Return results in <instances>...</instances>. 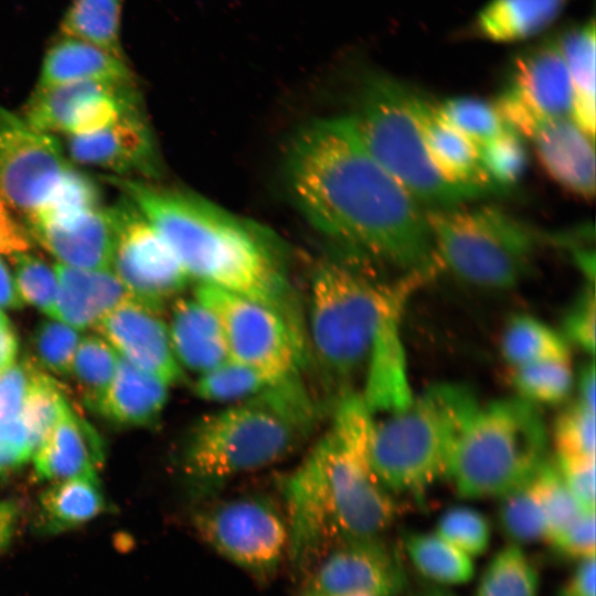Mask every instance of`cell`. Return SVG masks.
I'll list each match as a JSON object with an SVG mask.
<instances>
[{"label":"cell","instance_id":"obj_22","mask_svg":"<svg viewBox=\"0 0 596 596\" xmlns=\"http://www.w3.org/2000/svg\"><path fill=\"white\" fill-rule=\"evenodd\" d=\"M413 109L433 164L450 183L497 191L487 179L479 159V147L444 120L436 105L416 91Z\"/></svg>","mask_w":596,"mask_h":596},{"label":"cell","instance_id":"obj_56","mask_svg":"<svg viewBox=\"0 0 596 596\" xmlns=\"http://www.w3.org/2000/svg\"><path fill=\"white\" fill-rule=\"evenodd\" d=\"M22 305L14 277L0 258V308L18 309Z\"/></svg>","mask_w":596,"mask_h":596},{"label":"cell","instance_id":"obj_28","mask_svg":"<svg viewBox=\"0 0 596 596\" xmlns=\"http://www.w3.org/2000/svg\"><path fill=\"white\" fill-rule=\"evenodd\" d=\"M595 19L573 23L555 35L573 91L570 117L590 137L595 136Z\"/></svg>","mask_w":596,"mask_h":596},{"label":"cell","instance_id":"obj_30","mask_svg":"<svg viewBox=\"0 0 596 596\" xmlns=\"http://www.w3.org/2000/svg\"><path fill=\"white\" fill-rule=\"evenodd\" d=\"M123 84L127 83L83 81L35 87L24 107L23 119L39 131L65 134L72 120L89 100Z\"/></svg>","mask_w":596,"mask_h":596},{"label":"cell","instance_id":"obj_16","mask_svg":"<svg viewBox=\"0 0 596 596\" xmlns=\"http://www.w3.org/2000/svg\"><path fill=\"white\" fill-rule=\"evenodd\" d=\"M502 94L545 117L571 115L573 91L555 35L518 51Z\"/></svg>","mask_w":596,"mask_h":596},{"label":"cell","instance_id":"obj_41","mask_svg":"<svg viewBox=\"0 0 596 596\" xmlns=\"http://www.w3.org/2000/svg\"><path fill=\"white\" fill-rule=\"evenodd\" d=\"M528 158L523 137L509 126L479 147L481 168L490 184L499 192L522 178Z\"/></svg>","mask_w":596,"mask_h":596},{"label":"cell","instance_id":"obj_34","mask_svg":"<svg viewBox=\"0 0 596 596\" xmlns=\"http://www.w3.org/2000/svg\"><path fill=\"white\" fill-rule=\"evenodd\" d=\"M541 577L522 546L507 544L483 568L473 596H540Z\"/></svg>","mask_w":596,"mask_h":596},{"label":"cell","instance_id":"obj_48","mask_svg":"<svg viewBox=\"0 0 596 596\" xmlns=\"http://www.w3.org/2000/svg\"><path fill=\"white\" fill-rule=\"evenodd\" d=\"M560 332L570 347L594 355L596 347V297L594 286L587 285L566 309Z\"/></svg>","mask_w":596,"mask_h":596},{"label":"cell","instance_id":"obj_18","mask_svg":"<svg viewBox=\"0 0 596 596\" xmlns=\"http://www.w3.org/2000/svg\"><path fill=\"white\" fill-rule=\"evenodd\" d=\"M67 149L74 161L118 174L151 175L156 171L153 140L139 107L97 132L70 136Z\"/></svg>","mask_w":596,"mask_h":596},{"label":"cell","instance_id":"obj_42","mask_svg":"<svg viewBox=\"0 0 596 596\" xmlns=\"http://www.w3.org/2000/svg\"><path fill=\"white\" fill-rule=\"evenodd\" d=\"M436 109L444 120L478 147L507 127L496 105L476 97L448 98L436 105Z\"/></svg>","mask_w":596,"mask_h":596},{"label":"cell","instance_id":"obj_7","mask_svg":"<svg viewBox=\"0 0 596 596\" xmlns=\"http://www.w3.org/2000/svg\"><path fill=\"white\" fill-rule=\"evenodd\" d=\"M540 407L518 396L480 403L466 421L446 477L464 499H500L526 486L547 461Z\"/></svg>","mask_w":596,"mask_h":596},{"label":"cell","instance_id":"obj_46","mask_svg":"<svg viewBox=\"0 0 596 596\" xmlns=\"http://www.w3.org/2000/svg\"><path fill=\"white\" fill-rule=\"evenodd\" d=\"M14 267V281L22 301L54 318L58 290L54 268L28 252L10 256Z\"/></svg>","mask_w":596,"mask_h":596},{"label":"cell","instance_id":"obj_44","mask_svg":"<svg viewBox=\"0 0 596 596\" xmlns=\"http://www.w3.org/2000/svg\"><path fill=\"white\" fill-rule=\"evenodd\" d=\"M529 486L547 525L546 541L583 512L554 464L546 461L529 482Z\"/></svg>","mask_w":596,"mask_h":596},{"label":"cell","instance_id":"obj_13","mask_svg":"<svg viewBox=\"0 0 596 596\" xmlns=\"http://www.w3.org/2000/svg\"><path fill=\"white\" fill-rule=\"evenodd\" d=\"M71 164L58 141L0 105V200L25 215L47 200Z\"/></svg>","mask_w":596,"mask_h":596},{"label":"cell","instance_id":"obj_38","mask_svg":"<svg viewBox=\"0 0 596 596\" xmlns=\"http://www.w3.org/2000/svg\"><path fill=\"white\" fill-rule=\"evenodd\" d=\"M273 384L253 369L227 359L198 375L193 392L201 400L231 405L248 400Z\"/></svg>","mask_w":596,"mask_h":596},{"label":"cell","instance_id":"obj_45","mask_svg":"<svg viewBox=\"0 0 596 596\" xmlns=\"http://www.w3.org/2000/svg\"><path fill=\"white\" fill-rule=\"evenodd\" d=\"M81 341L79 330L60 321L44 320L34 330L32 360L40 369L70 375L73 359Z\"/></svg>","mask_w":596,"mask_h":596},{"label":"cell","instance_id":"obj_1","mask_svg":"<svg viewBox=\"0 0 596 596\" xmlns=\"http://www.w3.org/2000/svg\"><path fill=\"white\" fill-rule=\"evenodd\" d=\"M286 172L304 216L334 243L401 274L438 270L426 209L369 153L349 115L301 128Z\"/></svg>","mask_w":596,"mask_h":596},{"label":"cell","instance_id":"obj_33","mask_svg":"<svg viewBox=\"0 0 596 596\" xmlns=\"http://www.w3.org/2000/svg\"><path fill=\"white\" fill-rule=\"evenodd\" d=\"M124 0H72L63 14L58 34L76 38L124 58L121 15Z\"/></svg>","mask_w":596,"mask_h":596},{"label":"cell","instance_id":"obj_26","mask_svg":"<svg viewBox=\"0 0 596 596\" xmlns=\"http://www.w3.org/2000/svg\"><path fill=\"white\" fill-rule=\"evenodd\" d=\"M83 81L134 82L127 61L86 41L58 34L49 46L36 87Z\"/></svg>","mask_w":596,"mask_h":596},{"label":"cell","instance_id":"obj_11","mask_svg":"<svg viewBox=\"0 0 596 596\" xmlns=\"http://www.w3.org/2000/svg\"><path fill=\"white\" fill-rule=\"evenodd\" d=\"M194 297L216 317L227 359L246 365L273 383L295 374L299 340L285 312L268 304L199 285Z\"/></svg>","mask_w":596,"mask_h":596},{"label":"cell","instance_id":"obj_47","mask_svg":"<svg viewBox=\"0 0 596 596\" xmlns=\"http://www.w3.org/2000/svg\"><path fill=\"white\" fill-rule=\"evenodd\" d=\"M595 409L576 401L555 418L552 440L556 456H596Z\"/></svg>","mask_w":596,"mask_h":596},{"label":"cell","instance_id":"obj_29","mask_svg":"<svg viewBox=\"0 0 596 596\" xmlns=\"http://www.w3.org/2000/svg\"><path fill=\"white\" fill-rule=\"evenodd\" d=\"M106 509L97 476L55 481L41 494L36 528L43 533H61L91 521Z\"/></svg>","mask_w":596,"mask_h":596},{"label":"cell","instance_id":"obj_59","mask_svg":"<svg viewBox=\"0 0 596 596\" xmlns=\"http://www.w3.org/2000/svg\"><path fill=\"white\" fill-rule=\"evenodd\" d=\"M415 596H453V595L448 590H446L444 587L428 583L424 585L422 588H419V590L415 594Z\"/></svg>","mask_w":596,"mask_h":596},{"label":"cell","instance_id":"obj_52","mask_svg":"<svg viewBox=\"0 0 596 596\" xmlns=\"http://www.w3.org/2000/svg\"><path fill=\"white\" fill-rule=\"evenodd\" d=\"M32 456L28 430L20 416L0 422V473L19 469Z\"/></svg>","mask_w":596,"mask_h":596},{"label":"cell","instance_id":"obj_3","mask_svg":"<svg viewBox=\"0 0 596 596\" xmlns=\"http://www.w3.org/2000/svg\"><path fill=\"white\" fill-rule=\"evenodd\" d=\"M171 247L190 280L268 304L287 315V284L251 224L188 191L106 175Z\"/></svg>","mask_w":596,"mask_h":596},{"label":"cell","instance_id":"obj_61","mask_svg":"<svg viewBox=\"0 0 596 596\" xmlns=\"http://www.w3.org/2000/svg\"><path fill=\"white\" fill-rule=\"evenodd\" d=\"M9 324H10V321L8 320L7 316L0 309V329H2L3 327H7Z\"/></svg>","mask_w":596,"mask_h":596},{"label":"cell","instance_id":"obj_8","mask_svg":"<svg viewBox=\"0 0 596 596\" xmlns=\"http://www.w3.org/2000/svg\"><path fill=\"white\" fill-rule=\"evenodd\" d=\"M413 92L384 72L363 74L358 105L349 115L362 145L426 210L451 207L489 194L450 183L437 171L414 114Z\"/></svg>","mask_w":596,"mask_h":596},{"label":"cell","instance_id":"obj_15","mask_svg":"<svg viewBox=\"0 0 596 596\" xmlns=\"http://www.w3.org/2000/svg\"><path fill=\"white\" fill-rule=\"evenodd\" d=\"M159 309L130 298L105 315L97 332L125 360L169 386L183 375Z\"/></svg>","mask_w":596,"mask_h":596},{"label":"cell","instance_id":"obj_37","mask_svg":"<svg viewBox=\"0 0 596 596\" xmlns=\"http://www.w3.org/2000/svg\"><path fill=\"white\" fill-rule=\"evenodd\" d=\"M99 201L93 179L70 166L44 204L26 217L28 226L70 220L99 207Z\"/></svg>","mask_w":596,"mask_h":596},{"label":"cell","instance_id":"obj_21","mask_svg":"<svg viewBox=\"0 0 596 596\" xmlns=\"http://www.w3.org/2000/svg\"><path fill=\"white\" fill-rule=\"evenodd\" d=\"M104 456L99 435L67 404L49 437L32 457L38 477L55 482L97 476Z\"/></svg>","mask_w":596,"mask_h":596},{"label":"cell","instance_id":"obj_50","mask_svg":"<svg viewBox=\"0 0 596 596\" xmlns=\"http://www.w3.org/2000/svg\"><path fill=\"white\" fill-rule=\"evenodd\" d=\"M39 366L31 359L12 363L0 372V422L18 417Z\"/></svg>","mask_w":596,"mask_h":596},{"label":"cell","instance_id":"obj_14","mask_svg":"<svg viewBox=\"0 0 596 596\" xmlns=\"http://www.w3.org/2000/svg\"><path fill=\"white\" fill-rule=\"evenodd\" d=\"M304 589L322 594L401 596L402 563L382 539L345 540L326 550L305 573Z\"/></svg>","mask_w":596,"mask_h":596},{"label":"cell","instance_id":"obj_43","mask_svg":"<svg viewBox=\"0 0 596 596\" xmlns=\"http://www.w3.org/2000/svg\"><path fill=\"white\" fill-rule=\"evenodd\" d=\"M434 532L472 558L489 549L492 535L488 518L479 510L466 505L444 511Z\"/></svg>","mask_w":596,"mask_h":596},{"label":"cell","instance_id":"obj_58","mask_svg":"<svg viewBox=\"0 0 596 596\" xmlns=\"http://www.w3.org/2000/svg\"><path fill=\"white\" fill-rule=\"evenodd\" d=\"M19 351V340L11 324L0 329V372L12 363Z\"/></svg>","mask_w":596,"mask_h":596},{"label":"cell","instance_id":"obj_31","mask_svg":"<svg viewBox=\"0 0 596 596\" xmlns=\"http://www.w3.org/2000/svg\"><path fill=\"white\" fill-rule=\"evenodd\" d=\"M402 545L408 561L428 583L461 585L475 576L473 558L435 532L407 531L403 534Z\"/></svg>","mask_w":596,"mask_h":596},{"label":"cell","instance_id":"obj_10","mask_svg":"<svg viewBox=\"0 0 596 596\" xmlns=\"http://www.w3.org/2000/svg\"><path fill=\"white\" fill-rule=\"evenodd\" d=\"M192 525L209 547L259 583L273 578L287 557L284 511L265 497L204 501L193 512Z\"/></svg>","mask_w":596,"mask_h":596},{"label":"cell","instance_id":"obj_57","mask_svg":"<svg viewBox=\"0 0 596 596\" xmlns=\"http://www.w3.org/2000/svg\"><path fill=\"white\" fill-rule=\"evenodd\" d=\"M18 522V509L10 501H0V554L10 544Z\"/></svg>","mask_w":596,"mask_h":596},{"label":"cell","instance_id":"obj_9","mask_svg":"<svg viewBox=\"0 0 596 596\" xmlns=\"http://www.w3.org/2000/svg\"><path fill=\"white\" fill-rule=\"evenodd\" d=\"M437 268L487 290L515 287L528 273L539 234L491 205L426 210Z\"/></svg>","mask_w":596,"mask_h":596},{"label":"cell","instance_id":"obj_4","mask_svg":"<svg viewBox=\"0 0 596 596\" xmlns=\"http://www.w3.org/2000/svg\"><path fill=\"white\" fill-rule=\"evenodd\" d=\"M313 406L294 376L209 413L183 441L181 472L200 504L238 476L285 459L311 428Z\"/></svg>","mask_w":596,"mask_h":596},{"label":"cell","instance_id":"obj_17","mask_svg":"<svg viewBox=\"0 0 596 596\" xmlns=\"http://www.w3.org/2000/svg\"><path fill=\"white\" fill-rule=\"evenodd\" d=\"M549 177L572 194L589 200L595 193L594 138L570 116L545 117L525 137Z\"/></svg>","mask_w":596,"mask_h":596},{"label":"cell","instance_id":"obj_32","mask_svg":"<svg viewBox=\"0 0 596 596\" xmlns=\"http://www.w3.org/2000/svg\"><path fill=\"white\" fill-rule=\"evenodd\" d=\"M500 348L511 368L571 360V347L560 330L528 313L510 318L503 329Z\"/></svg>","mask_w":596,"mask_h":596},{"label":"cell","instance_id":"obj_40","mask_svg":"<svg viewBox=\"0 0 596 596\" xmlns=\"http://www.w3.org/2000/svg\"><path fill=\"white\" fill-rule=\"evenodd\" d=\"M497 525L509 544L546 541L547 525L529 483L500 498Z\"/></svg>","mask_w":596,"mask_h":596},{"label":"cell","instance_id":"obj_51","mask_svg":"<svg viewBox=\"0 0 596 596\" xmlns=\"http://www.w3.org/2000/svg\"><path fill=\"white\" fill-rule=\"evenodd\" d=\"M595 511H583L547 542L563 555L582 560L595 556Z\"/></svg>","mask_w":596,"mask_h":596},{"label":"cell","instance_id":"obj_5","mask_svg":"<svg viewBox=\"0 0 596 596\" xmlns=\"http://www.w3.org/2000/svg\"><path fill=\"white\" fill-rule=\"evenodd\" d=\"M427 273L380 281L348 263L322 260L313 272L309 295V333L315 355L327 376L354 392L351 383L364 373L382 317L397 300L409 297Z\"/></svg>","mask_w":596,"mask_h":596},{"label":"cell","instance_id":"obj_23","mask_svg":"<svg viewBox=\"0 0 596 596\" xmlns=\"http://www.w3.org/2000/svg\"><path fill=\"white\" fill-rule=\"evenodd\" d=\"M58 290L54 318L77 330L95 324L110 310L132 298L109 268L82 269L55 264Z\"/></svg>","mask_w":596,"mask_h":596},{"label":"cell","instance_id":"obj_60","mask_svg":"<svg viewBox=\"0 0 596 596\" xmlns=\"http://www.w3.org/2000/svg\"><path fill=\"white\" fill-rule=\"evenodd\" d=\"M300 596H369V595H361V594H322L317 593L308 589H304L300 593Z\"/></svg>","mask_w":596,"mask_h":596},{"label":"cell","instance_id":"obj_35","mask_svg":"<svg viewBox=\"0 0 596 596\" xmlns=\"http://www.w3.org/2000/svg\"><path fill=\"white\" fill-rule=\"evenodd\" d=\"M118 353L102 337L81 339L75 352L71 374L85 404L93 411L98 407L114 379Z\"/></svg>","mask_w":596,"mask_h":596},{"label":"cell","instance_id":"obj_27","mask_svg":"<svg viewBox=\"0 0 596 596\" xmlns=\"http://www.w3.org/2000/svg\"><path fill=\"white\" fill-rule=\"evenodd\" d=\"M169 385L118 355L116 372L98 413L121 426H148L161 415Z\"/></svg>","mask_w":596,"mask_h":596},{"label":"cell","instance_id":"obj_39","mask_svg":"<svg viewBox=\"0 0 596 596\" xmlns=\"http://www.w3.org/2000/svg\"><path fill=\"white\" fill-rule=\"evenodd\" d=\"M66 405L57 382L39 368L19 415L28 430L33 455L49 437Z\"/></svg>","mask_w":596,"mask_h":596},{"label":"cell","instance_id":"obj_20","mask_svg":"<svg viewBox=\"0 0 596 596\" xmlns=\"http://www.w3.org/2000/svg\"><path fill=\"white\" fill-rule=\"evenodd\" d=\"M28 227L60 264L82 269L110 267L115 234L109 209L99 206L66 221Z\"/></svg>","mask_w":596,"mask_h":596},{"label":"cell","instance_id":"obj_36","mask_svg":"<svg viewBox=\"0 0 596 596\" xmlns=\"http://www.w3.org/2000/svg\"><path fill=\"white\" fill-rule=\"evenodd\" d=\"M510 382L515 396L540 407L567 400L575 375L570 361H546L511 368Z\"/></svg>","mask_w":596,"mask_h":596},{"label":"cell","instance_id":"obj_2","mask_svg":"<svg viewBox=\"0 0 596 596\" xmlns=\"http://www.w3.org/2000/svg\"><path fill=\"white\" fill-rule=\"evenodd\" d=\"M373 422L360 393L339 397L327 430L283 481L287 557L299 573L340 541L382 539L396 520L372 464Z\"/></svg>","mask_w":596,"mask_h":596},{"label":"cell","instance_id":"obj_53","mask_svg":"<svg viewBox=\"0 0 596 596\" xmlns=\"http://www.w3.org/2000/svg\"><path fill=\"white\" fill-rule=\"evenodd\" d=\"M31 246L29 230L13 217L8 205L0 200V254L10 257L28 252Z\"/></svg>","mask_w":596,"mask_h":596},{"label":"cell","instance_id":"obj_25","mask_svg":"<svg viewBox=\"0 0 596 596\" xmlns=\"http://www.w3.org/2000/svg\"><path fill=\"white\" fill-rule=\"evenodd\" d=\"M168 331L182 370L200 375L227 360L216 317L194 296L178 298L173 302Z\"/></svg>","mask_w":596,"mask_h":596},{"label":"cell","instance_id":"obj_54","mask_svg":"<svg viewBox=\"0 0 596 596\" xmlns=\"http://www.w3.org/2000/svg\"><path fill=\"white\" fill-rule=\"evenodd\" d=\"M596 557L578 560L570 577L560 586L556 596H596Z\"/></svg>","mask_w":596,"mask_h":596},{"label":"cell","instance_id":"obj_49","mask_svg":"<svg viewBox=\"0 0 596 596\" xmlns=\"http://www.w3.org/2000/svg\"><path fill=\"white\" fill-rule=\"evenodd\" d=\"M596 456H557L555 467L583 511H595Z\"/></svg>","mask_w":596,"mask_h":596},{"label":"cell","instance_id":"obj_55","mask_svg":"<svg viewBox=\"0 0 596 596\" xmlns=\"http://www.w3.org/2000/svg\"><path fill=\"white\" fill-rule=\"evenodd\" d=\"M595 362L592 360L585 363L579 370L577 379H575L576 390L578 393L577 401L596 409V371Z\"/></svg>","mask_w":596,"mask_h":596},{"label":"cell","instance_id":"obj_12","mask_svg":"<svg viewBox=\"0 0 596 596\" xmlns=\"http://www.w3.org/2000/svg\"><path fill=\"white\" fill-rule=\"evenodd\" d=\"M108 209L115 234L109 269L134 298L160 309L189 284L188 274L164 238L126 196Z\"/></svg>","mask_w":596,"mask_h":596},{"label":"cell","instance_id":"obj_19","mask_svg":"<svg viewBox=\"0 0 596 596\" xmlns=\"http://www.w3.org/2000/svg\"><path fill=\"white\" fill-rule=\"evenodd\" d=\"M407 299L394 302L382 317L364 371V386L360 394L373 415L400 411L415 396L408 380L401 333Z\"/></svg>","mask_w":596,"mask_h":596},{"label":"cell","instance_id":"obj_24","mask_svg":"<svg viewBox=\"0 0 596 596\" xmlns=\"http://www.w3.org/2000/svg\"><path fill=\"white\" fill-rule=\"evenodd\" d=\"M571 0H489L460 31L493 43H518L549 30Z\"/></svg>","mask_w":596,"mask_h":596},{"label":"cell","instance_id":"obj_6","mask_svg":"<svg viewBox=\"0 0 596 596\" xmlns=\"http://www.w3.org/2000/svg\"><path fill=\"white\" fill-rule=\"evenodd\" d=\"M478 404L468 386L438 383L381 421L374 416L371 458L383 486L392 494L417 497L446 477L458 436Z\"/></svg>","mask_w":596,"mask_h":596}]
</instances>
